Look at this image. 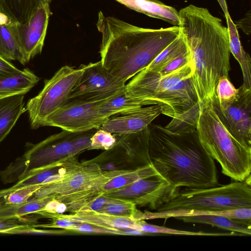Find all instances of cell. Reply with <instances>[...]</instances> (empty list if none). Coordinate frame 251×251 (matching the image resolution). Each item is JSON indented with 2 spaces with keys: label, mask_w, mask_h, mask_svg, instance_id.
I'll list each match as a JSON object with an SVG mask.
<instances>
[{
  "label": "cell",
  "mask_w": 251,
  "mask_h": 251,
  "mask_svg": "<svg viewBox=\"0 0 251 251\" xmlns=\"http://www.w3.org/2000/svg\"><path fill=\"white\" fill-rule=\"evenodd\" d=\"M11 24L0 25V55L8 61L17 60L25 65L23 55L13 32Z\"/></svg>",
  "instance_id": "obj_28"
},
{
  "label": "cell",
  "mask_w": 251,
  "mask_h": 251,
  "mask_svg": "<svg viewBox=\"0 0 251 251\" xmlns=\"http://www.w3.org/2000/svg\"><path fill=\"white\" fill-rule=\"evenodd\" d=\"M189 50L185 37L180 30L179 34L145 68L146 70L158 72L163 66L175 58Z\"/></svg>",
  "instance_id": "obj_26"
},
{
  "label": "cell",
  "mask_w": 251,
  "mask_h": 251,
  "mask_svg": "<svg viewBox=\"0 0 251 251\" xmlns=\"http://www.w3.org/2000/svg\"><path fill=\"white\" fill-rule=\"evenodd\" d=\"M98 212L117 216L133 218L137 220H138L141 213L134 203L111 197H108L107 203Z\"/></svg>",
  "instance_id": "obj_29"
},
{
  "label": "cell",
  "mask_w": 251,
  "mask_h": 251,
  "mask_svg": "<svg viewBox=\"0 0 251 251\" xmlns=\"http://www.w3.org/2000/svg\"><path fill=\"white\" fill-rule=\"evenodd\" d=\"M192 60L191 53L189 50L184 54L179 56L169 62L157 72L162 75H165L182 67L188 63Z\"/></svg>",
  "instance_id": "obj_38"
},
{
  "label": "cell",
  "mask_w": 251,
  "mask_h": 251,
  "mask_svg": "<svg viewBox=\"0 0 251 251\" xmlns=\"http://www.w3.org/2000/svg\"><path fill=\"white\" fill-rule=\"evenodd\" d=\"M136 230L146 233L148 234H168L186 235L197 236H223L232 235L233 233H207L202 231H190L175 229L162 226L151 225L147 223L144 220H137L136 224Z\"/></svg>",
  "instance_id": "obj_30"
},
{
  "label": "cell",
  "mask_w": 251,
  "mask_h": 251,
  "mask_svg": "<svg viewBox=\"0 0 251 251\" xmlns=\"http://www.w3.org/2000/svg\"><path fill=\"white\" fill-rule=\"evenodd\" d=\"M103 194L101 191L84 190L52 196L66 205L67 211L74 213L81 211H99L108 200V197Z\"/></svg>",
  "instance_id": "obj_17"
},
{
  "label": "cell",
  "mask_w": 251,
  "mask_h": 251,
  "mask_svg": "<svg viewBox=\"0 0 251 251\" xmlns=\"http://www.w3.org/2000/svg\"><path fill=\"white\" fill-rule=\"evenodd\" d=\"M64 161L32 172L24 178L16 182L14 186L18 189L28 185L41 184L48 177L59 172Z\"/></svg>",
  "instance_id": "obj_31"
},
{
  "label": "cell",
  "mask_w": 251,
  "mask_h": 251,
  "mask_svg": "<svg viewBox=\"0 0 251 251\" xmlns=\"http://www.w3.org/2000/svg\"><path fill=\"white\" fill-rule=\"evenodd\" d=\"M160 114L161 108L158 105L144 106L120 116L111 117L100 128L111 133H136L147 128Z\"/></svg>",
  "instance_id": "obj_15"
},
{
  "label": "cell",
  "mask_w": 251,
  "mask_h": 251,
  "mask_svg": "<svg viewBox=\"0 0 251 251\" xmlns=\"http://www.w3.org/2000/svg\"><path fill=\"white\" fill-rule=\"evenodd\" d=\"M96 25L102 34L101 64L125 83L145 69L180 32L179 26L143 28L105 16L101 11L99 12Z\"/></svg>",
  "instance_id": "obj_2"
},
{
  "label": "cell",
  "mask_w": 251,
  "mask_h": 251,
  "mask_svg": "<svg viewBox=\"0 0 251 251\" xmlns=\"http://www.w3.org/2000/svg\"><path fill=\"white\" fill-rule=\"evenodd\" d=\"M145 106L143 102L122 92L103 101L99 106L100 115L107 120L116 115H123Z\"/></svg>",
  "instance_id": "obj_23"
},
{
  "label": "cell",
  "mask_w": 251,
  "mask_h": 251,
  "mask_svg": "<svg viewBox=\"0 0 251 251\" xmlns=\"http://www.w3.org/2000/svg\"><path fill=\"white\" fill-rule=\"evenodd\" d=\"M43 186L42 184L28 185L14 190L6 196V204H18L25 201Z\"/></svg>",
  "instance_id": "obj_33"
},
{
  "label": "cell",
  "mask_w": 251,
  "mask_h": 251,
  "mask_svg": "<svg viewBox=\"0 0 251 251\" xmlns=\"http://www.w3.org/2000/svg\"><path fill=\"white\" fill-rule=\"evenodd\" d=\"M251 208V187L245 181L205 188L185 187L155 212L145 211L141 220L162 218L168 213L189 210L215 211Z\"/></svg>",
  "instance_id": "obj_7"
},
{
  "label": "cell",
  "mask_w": 251,
  "mask_h": 251,
  "mask_svg": "<svg viewBox=\"0 0 251 251\" xmlns=\"http://www.w3.org/2000/svg\"><path fill=\"white\" fill-rule=\"evenodd\" d=\"M16 189H17L13 185L9 188L0 190V208L6 205V196L7 195Z\"/></svg>",
  "instance_id": "obj_42"
},
{
  "label": "cell",
  "mask_w": 251,
  "mask_h": 251,
  "mask_svg": "<svg viewBox=\"0 0 251 251\" xmlns=\"http://www.w3.org/2000/svg\"><path fill=\"white\" fill-rule=\"evenodd\" d=\"M50 14L49 3L44 4L28 22L24 24L17 22L11 24L25 64L42 52Z\"/></svg>",
  "instance_id": "obj_14"
},
{
  "label": "cell",
  "mask_w": 251,
  "mask_h": 251,
  "mask_svg": "<svg viewBox=\"0 0 251 251\" xmlns=\"http://www.w3.org/2000/svg\"><path fill=\"white\" fill-rule=\"evenodd\" d=\"M44 217L62 218L75 223H87L112 229L136 230L137 220L133 218L117 216L95 211H81L69 215L46 214Z\"/></svg>",
  "instance_id": "obj_16"
},
{
  "label": "cell",
  "mask_w": 251,
  "mask_h": 251,
  "mask_svg": "<svg viewBox=\"0 0 251 251\" xmlns=\"http://www.w3.org/2000/svg\"><path fill=\"white\" fill-rule=\"evenodd\" d=\"M117 138L115 133L99 128L95 131L90 139L89 150L102 149L108 151L115 146Z\"/></svg>",
  "instance_id": "obj_32"
},
{
  "label": "cell",
  "mask_w": 251,
  "mask_h": 251,
  "mask_svg": "<svg viewBox=\"0 0 251 251\" xmlns=\"http://www.w3.org/2000/svg\"><path fill=\"white\" fill-rule=\"evenodd\" d=\"M24 98V94H19L0 99V144L25 111Z\"/></svg>",
  "instance_id": "obj_19"
},
{
  "label": "cell",
  "mask_w": 251,
  "mask_h": 251,
  "mask_svg": "<svg viewBox=\"0 0 251 251\" xmlns=\"http://www.w3.org/2000/svg\"><path fill=\"white\" fill-rule=\"evenodd\" d=\"M251 11L249 10L243 18L236 21L235 24L237 29L241 28L247 35L251 33Z\"/></svg>",
  "instance_id": "obj_41"
},
{
  "label": "cell",
  "mask_w": 251,
  "mask_h": 251,
  "mask_svg": "<svg viewBox=\"0 0 251 251\" xmlns=\"http://www.w3.org/2000/svg\"><path fill=\"white\" fill-rule=\"evenodd\" d=\"M148 135L151 163L171 184L190 188L219 185L214 159L203 147L196 127L150 124Z\"/></svg>",
  "instance_id": "obj_1"
},
{
  "label": "cell",
  "mask_w": 251,
  "mask_h": 251,
  "mask_svg": "<svg viewBox=\"0 0 251 251\" xmlns=\"http://www.w3.org/2000/svg\"><path fill=\"white\" fill-rule=\"evenodd\" d=\"M212 103L231 135L243 146L251 150V89L242 84L232 100L219 101L215 94Z\"/></svg>",
  "instance_id": "obj_9"
},
{
  "label": "cell",
  "mask_w": 251,
  "mask_h": 251,
  "mask_svg": "<svg viewBox=\"0 0 251 251\" xmlns=\"http://www.w3.org/2000/svg\"><path fill=\"white\" fill-rule=\"evenodd\" d=\"M53 198L52 195L42 198L34 197L18 204H6L0 208V218L23 217L36 214Z\"/></svg>",
  "instance_id": "obj_27"
},
{
  "label": "cell",
  "mask_w": 251,
  "mask_h": 251,
  "mask_svg": "<svg viewBox=\"0 0 251 251\" xmlns=\"http://www.w3.org/2000/svg\"><path fill=\"white\" fill-rule=\"evenodd\" d=\"M179 26L191 53L192 81L199 105L212 99L219 79L230 70L228 28L206 8L193 4L178 11Z\"/></svg>",
  "instance_id": "obj_3"
},
{
  "label": "cell",
  "mask_w": 251,
  "mask_h": 251,
  "mask_svg": "<svg viewBox=\"0 0 251 251\" xmlns=\"http://www.w3.org/2000/svg\"><path fill=\"white\" fill-rule=\"evenodd\" d=\"M34 225H26L5 231L2 234H62L65 230L37 229Z\"/></svg>",
  "instance_id": "obj_37"
},
{
  "label": "cell",
  "mask_w": 251,
  "mask_h": 251,
  "mask_svg": "<svg viewBox=\"0 0 251 251\" xmlns=\"http://www.w3.org/2000/svg\"><path fill=\"white\" fill-rule=\"evenodd\" d=\"M126 85L109 73L100 61L90 63L85 65L68 101L107 99L124 91Z\"/></svg>",
  "instance_id": "obj_13"
},
{
  "label": "cell",
  "mask_w": 251,
  "mask_h": 251,
  "mask_svg": "<svg viewBox=\"0 0 251 251\" xmlns=\"http://www.w3.org/2000/svg\"><path fill=\"white\" fill-rule=\"evenodd\" d=\"M220 5L221 6L224 14L228 12L226 0H217Z\"/></svg>",
  "instance_id": "obj_44"
},
{
  "label": "cell",
  "mask_w": 251,
  "mask_h": 251,
  "mask_svg": "<svg viewBox=\"0 0 251 251\" xmlns=\"http://www.w3.org/2000/svg\"><path fill=\"white\" fill-rule=\"evenodd\" d=\"M21 72L0 55V80L15 76Z\"/></svg>",
  "instance_id": "obj_39"
},
{
  "label": "cell",
  "mask_w": 251,
  "mask_h": 251,
  "mask_svg": "<svg viewBox=\"0 0 251 251\" xmlns=\"http://www.w3.org/2000/svg\"><path fill=\"white\" fill-rule=\"evenodd\" d=\"M229 35L230 52L238 61L243 73V85L251 89V59L242 46L237 28L232 21L229 13L225 14Z\"/></svg>",
  "instance_id": "obj_20"
},
{
  "label": "cell",
  "mask_w": 251,
  "mask_h": 251,
  "mask_svg": "<svg viewBox=\"0 0 251 251\" xmlns=\"http://www.w3.org/2000/svg\"><path fill=\"white\" fill-rule=\"evenodd\" d=\"M238 89L235 88L228 76L221 77L216 87V94L219 101H227L233 100L236 96Z\"/></svg>",
  "instance_id": "obj_34"
},
{
  "label": "cell",
  "mask_w": 251,
  "mask_h": 251,
  "mask_svg": "<svg viewBox=\"0 0 251 251\" xmlns=\"http://www.w3.org/2000/svg\"><path fill=\"white\" fill-rule=\"evenodd\" d=\"M179 190L180 187L171 184L160 175H157L138 180L103 195L156 210L174 199Z\"/></svg>",
  "instance_id": "obj_10"
},
{
  "label": "cell",
  "mask_w": 251,
  "mask_h": 251,
  "mask_svg": "<svg viewBox=\"0 0 251 251\" xmlns=\"http://www.w3.org/2000/svg\"><path fill=\"white\" fill-rule=\"evenodd\" d=\"M37 224V219L24 216L0 218V233L19 226Z\"/></svg>",
  "instance_id": "obj_36"
},
{
  "label": "cell",
  "mask_w": 251,
  "mask_h": 251,
  "mask_svg": "<svg viewBox=\"0 0 251 251\" xmlns=\"http://www.w3.org/2000/svg\"><path fill=\"white\" fill-rule=\"evenodd\" d=\"M65 172L60 180L43 185L34 194L42 198L50 195L70 194L84 190L97 191L102 171L96 163H79L75 157L64 161Z\"/></svg>",
  "instance_id": "obj_12"
},
{
  "label": "cell",
  "mask_w": 251,
  "mask_h": 251,
  "mask_svg": "<svg viewBox=\"0 0 251 251\" xmlns=\"http://www.w3.org/2000/svg\"><path fill=\"white\" fill-rule=\"evenodd\" d=\"M109 99L69 100L49 115L43 122L42 126H55L73 132L99 129L107 120L100 115L99 106Z\"/></svg>",
  "instance_id": "obj_11"
},
{
  "label": "cell",
  "mask_w": 251,
  "mask_h": 251,
  "mask_svg": "<svg viewBox=\"0 0 251 251\" xmlns=\"http://www.w3.org/2000/svg\"><path fill=\"white\" fill-rule=\"evenodd\" d=\"M194 71L192 60L163 75L144 69L126 85V92L145 106L159 105L162 114L172 118L170 126L196 127L200 106L192 81Z\"/></svg>",
  "instance_id": "obj_4"
},
{
  "label": "cell",
  "mask_w": 251,
  "mask_h": 251,
  "mask_svg": "<svg viewBox=\"0 0 251 251\" xmlns=\"http://www.w3.org/2000/svg\"><path fill=\"white\" fill-rule=\"evenodd\" d=\"M75 224V222L69 220L62 218H53L51 219V221L49 224H37L34 225V227L62 228L67 230L69 228L71 227Z\"/></svg>",
  "instance_id": "obj_40"
},
{
  "label": "cell",
  "mask_w": 251,
  "mask_h": 251,
  "mask_svg": "<svg viewBox=\"0 0 251 251\" xmlns=\"http://www.w3.org/2000/svg\"><path fill=\"white\" fill-rule=\"evenodd\" d=\"M186 223L202 224L211 225L227 230L240 235L251 234V223L232 219L225 217L212 215H191L175 218Z\"/></svg>",
  "instance_id": "obj_21"
},
{
  "label": "cell",
  "mask_w": 251,
  "mask_h": 251,
  "mask_svg": "<svg viewBox=\"0 0 251 251\" xmlns=\"http://www.w3.org/2000/svg\"><path fill=\"white\" fill-rule=\"evenodd\" d=\"M51 0H0V12L14 22H28L42 4Z\"/></svg>",
  "instance_id": "obj_22"
},
{
  "label": "cell",
  "mask_w": 251,
  "mask_h": 251,
  "mask_svg": "<svg viewBox=\"0 0 251 251\" xmlns=\"http://www.w3.org/2000/svg\"><path fill=\"white\" fill-rule=\"evenodd\" d=\"M97 129L77 132L63 130L33 145L0 172L1 180L4 184L16 183L32 172L89 150L90 139Z\"/></svg>",
  "instance_id": "obj_6"
},
{
  "label": "cell",
  "mask_w": 251,
  "mask_h": 251,
  "mask_svg": "<svg viewBox=\"0 0 251 251\" xmlns=\"http://www.w3.org/2000/svg\"><path fill=\"white\" fill-rule=\"evenodd\" d=\"M128 8L149 17L168 22L174 26H179L178 12L173 7L159 0H115Z\"/></svg>",
  "instance_id": "obj_18"
},
{
  "label": "cell",
  "mask_w": 251,
  "mask_h": 251,
  "mask_svg": "<svg viewBox=\"0 0 251 251\" xmlns=\"http://www.w3.org/2000/svg\"><path fill=\"white\" fill-rule=\"evenodd\" d=\"M67 230L75 232L126 235L124 229L107 228L87 223H75Z\"/></svg>",
  "instance_id": "obj_35"
},
{
  "label": "cell",
  "mask_w": 251,
  "mask_h": 251,
  "mask_svg": "<svg viewBox=\"0 0 251 251\" xmlns=\"http://www.w3.org/2000/svg\"><path fill=\"white\" fill-rule=\"evenodd\" d=\"M14 22L6 15L0 12V25H8Z\"/></svg>",
  "instance_id": "obj_43"
},
{
  "label": "cell",
  "mask_w": 251,
  "mask_h": 251,
  "mask_svg": "<svg viewBox=\"0 0 251 251\" xmlns=\"http://www.w3.org/2000/svg\"><path fill=\"white\" fill-rule=\"evenodd\" d=\"M31 70L25 68L18 75L0 80V99L19 94H26L39 81Z\"/></svg>",
  "instance_id": "obj_24"
},
{
  "label": "cell",
  "mask_w": 251,
  "mask_h": 251,
  "mask_svg": "<svg viewBox=\"0 0 251 251\" xmlns=\"http://www.w3.org/2000/svg\"><path fill=\"white\" fill-rule=\"evenodd\" d=\"M85 68V65L77 69L68 65L62 67L50 79L45 81L39 93L28 100L25 108L32 129L42 126L49 115L67 102Z\"/></svg>",
  "instance_id": "obj_8"
},
{
  "label": "cell",
  "mask_w": 251,
  "mask_h": 251,
  "mask_svg": "<svg viewBox=\"0 0 251 251\" xmlns=\"http://www.w3.org/2000/svg\"><path fill=\"white\" fill-rule=\"evenodd\" d=\"M159 175L152 164L144 165L133 170H126L103 184L100 191L103 194L121 188L138 180Z\"/></svg>",
  "instance_id": "obj_25"
},
{
  "label": "cell",
  "mask_w": 251,
  "mask_h": 251,
  "mask_svg": "<svg viewBox=\"0 0 251 251\" xmlns=\"http://www.w3.org/2000/svg\"><path fill=\"white\" fill-rule=\"evenodd\" d=\"M199 106L196 130L203 147L220 164L224 174L235 181H245L251 176V150L229 132L215 112L212 99Z\"/></svg>",
  "instance_id": "obj_5"
}]
</instances>
